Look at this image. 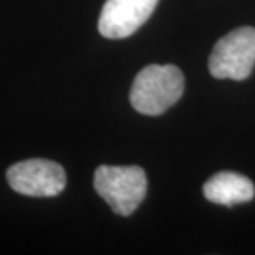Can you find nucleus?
<instances>
[{
	"mask_svg": "<svg viewBox=\"0 0 255 255\" xmlns=\"http://www.w3.org/2000/svg\"><path fill=\"white\" fill-rule=\"evenodd\" d=\"M255 66V28L241 27L224 35L209 57V71L219 80H246Z\"/></svg>",
	"mask_w": 255,
	"mask_h": 255,
	"instance_id": "7ed1b4c3",
	"label": "nucleus"
},
{
	"mask_svg": "<svg viewBox=\"0 0 255 255\" xmlns=\"http://www.w3.org/2000/svg\"><path fill=\"white\" fill-rule=\"evenodd\" d=\"M93 186L113 212L123 217L139 207L147 192L146 172L139 166H100Z\"/></svg>",
	"mask_w": 255,
	"mask_h": 255,
	"instance_id": "f03ea898",
	"label": "nucleus"
},
{
	"mask_svg": "<svg viewBox=\"0 0 255 255\" xmlns=\"http://www.w3.org/2000/svg\"><path fill=\"white\" fill-rule=\"evenodd\" d=\"M184 93V75L176 65H149L136 75L129 101L137 113L162 115Z\"/></svg>",
	"mask_w": 255,
	"mask_h": 255,
	"instance_id": "f257e3e1",
	"label": "nucleus"
},
{
	"mask_svg": "<svg viewBox=\"0 0 255 255\" xmlns=\"http://www.w3.org/2000/svg\"><path fill=\"white\" fill-rule=\"evenodd\" d=\"M159 0H106L98 30L106 38H126L146 23Z\"/></svg>",
	"mask_w": 255,
	"mask_h": 255,
	"instance_id": "39448f33",
	"label": "nucleus"
},
{
	"mask_svg": "<svg viewBox=\"0 0 255 255\" xmlns=\"http://www.w3.org/2000/svg\"><path fill=\"white\" fill-rule=\"evenodd\" d=\"M202 192L207 201L231 207L252 201L255 196V186L247 176L222 171L209 177L202 187Z\"/></svg>",
	"mask_w": 255,
	"mask_h": 255,
	"instance_id": "423d86ee",
	"label": "nucleus"
},
{
	"mask_svg": "<svg viewBox=\"0 0 255 255\" xmlns=\"http://www.w3.org/2000/svg\"><path fill=\"white\" fill-rule=\"evenodd\" d=\"M7 181L15 192L23 196L53 197L65 189L66 174L55 161L27 159L8 167Z\"/></svg>",
	"mask_w": 255,
	"mask_h": 255,
	"instance_id": "20e7f679",
	"label": "nucleus"
}]
</instances>
